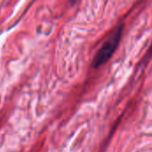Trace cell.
<instances>
[{
  "label": "cell",
  "mask_w": 152,
  "mask_h": 152,
  "mask_svg": "<svg viewBox=\"0 0 152 152\" xmlns=\"http://www.w3.org/2000/svg\"><path fill=\"white\" fill-rule=\"evenodd\" d=\"M150 53H152V44H151V48H150Z\"/></svg>",
  "instance_id": "cell-2"
},
{
  "label": "cell",
  "mask_w": 152,
  "mask_h": 152,
  "mask_svg": "<svg viewBox=\"0 0 152 152\" xmlns=\"http://www.w3.org/2000/svg\"><path fill=\"white\" fill-rule=\"evenodd\" d=\"M123 30L124 25L120 24L111 31L93 59L92 66L94 68H99L110 59L120 42Z\"/></svg>",
  "instance_id": "cell-1"
}]
</instances>
